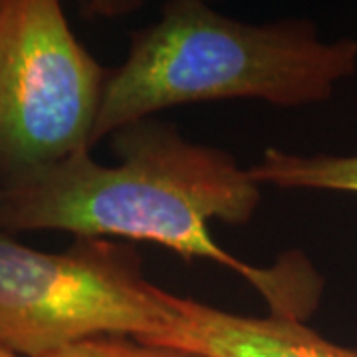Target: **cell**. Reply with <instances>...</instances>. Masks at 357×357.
<instances>
[{
    "instance_id": "6da1fadb",
    "label": "cell",
    "mask_w": 357,
    "mask_h": 357,
    "mask_svg": "<svg viewBox=\"0 0 357 357\" xmlns=\"http://www.w3.org/2000/svg\"><path fill=\"white\" fill-rule=\"evenodd\" d=\"M119 163L89 149L0 189V230H62L74 236H123L159 244L185 260L206 258L238 272L266 300L270 316L306 321L319 306L324 278L302 252L260 268L227 252L208 222L246 225L260 185L227 151L187 141L175 126L143 119L112 135Z\"/></svg>"
},
{
    "instance_id": "8992f818",
    "label": "cell",
    "mask_w": 357,
    "mask_h": 357,
    "mask_svg": "<svg viewBox=\"0 0 357 357\" xmlns=\"http://www.w3.org/2000/svg\"><path fill=\"white\" fill-rule=\"evenodd\" d=\"M248 171L260 187L357 192V153L304 155L268 147Z\"/></svg>"
},
{
    "instance_id": "277c9868",
    "label": "cell",
    "mask_w": 357,
    "mask_h": 357,
    "mask_svg": "<svg viewBox=\"0 0 357 357\" xmlns=\"http://www.w3.org/2000/svg\"><path fill=\"white\" fill-rule=\"evenodd\" d=\"M107 70L56 0H0V189L91 149Z\"/></svg>"
},
{
    "instance_id": "52a82bcc",
    "label": "cell",
    "mask_w": 357,
    "mask_h": 357,
    "mask_svg": "<svg viewBox=\"0 0 357 357\" xmlns=\"http://www.w3.org/2000/svg\"><path fill=\"white\" fill-rule=\"evenodd\" d=\"M48 357H208L197 351H187L178 347L147 344L135 337H93L82 344L70 345Z\"/></svg>"
},
{
    "instance_id": "7a4b0ae2",
    "label": "cell",
    "mask_w": 357,
    "mask_h": 357,
    "mask_svg": "<svg viewBox=\"0 0 357 357\" xmlns=\"http://www.w3.org/2000/svg\"><path fill=\"white\" fill-rule=\"evenodd\" d=\"M357 70V40H326L316 22H243L199 0H173L131 34L109 70L91 147L155 114L199 102L260 100L278 107L328 102Z\"/></svg>"
},
{
    "instance_id": "3957f363",
    "label": "cell",
    "mask_w": 357,
    "mask_h": 357,
    "mask_svg": "<svg viewBox=\"0 0 357 357\" xmlns=\"http://www.w3.org/2000/svg\"><path fill=\"white\" fill-rule=\"evenodd\" d=\"M177 321L175 294L143 276L139 252L76 236L64 252H40L0 230V347L48 357L93 337L149 342Z\"/></svg>"
},
{
    "instance_id": "5b68a950",
    "label": "cell",
    "mask_w": 357,
    "mask_h": 357,
    "mask_svg": "<svg viewBox=\"0 0 357 357\" xmlns=\"http://www.w3.org/2000/svg\"><path fill=\"white\" fill-rule=\"evenodd\" d=\"M175 326L147 344L208 357H357L356 349L326 340L300 319L236 316L183 296H175Z\"/></svg>"
},
{
    "instance_id": "ba28073f",
    "label": "cell",
    "mask_w": 357,
    "mask_h": 357,
    "mask_svg": "<svg viewBox=\"0 0 357 357\" xmlns=\"http://www.w3.org/2000/svg\"><path fill=\"white\" fill-rule=\"evenodd\" d=\"M0 357H16V356H13V354H8V351H4V349L0 347Z\"/></svg>"
}]
</instances>
